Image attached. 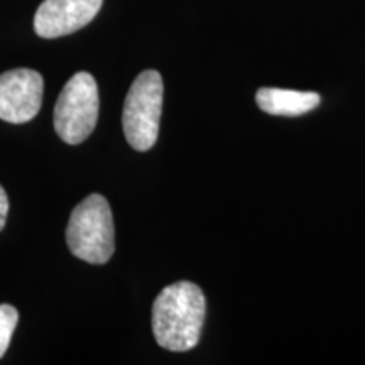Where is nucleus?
<instances>
[{"instance_id":"obj_9","label":"nucleus","mask_w":365,"mask_h":365,"mask_svg":"<svg viewBox=\"0 0 365 365\" xmlns=\"http://www.w3.org/2000/svg\"><path fill=\"white\" fill-rule=\"evenodd\" d=\"M7 215H9V196L6 193V190L0 186V232H2V228L6 227Z\"/></svg>"},{"instance_id":"obj_7","label":"nucleus","mask_w":365,"mask_h":365,"mask_svg":"<svg viewBox=\"0 0 365 365\" xmlns=\"http://www.w3.org/2000/svg\"><path fill=\"white\" fill-rule=\"evenodd\" d=\"M259 108L271 115L298 117L314 110L322 102L317 91H298L284 88H259L255 93Z\"/></svg>"},{"instance_id":"obj_3","label":"nucleus","mask_w":365,"mask_h":365,"mask_svg":"<svg viewBox=\"0 0 365 365\" xmlns=\"http://www.w3.org/2000/svg\"><path fill=\"white\" fill-rule=\"evenodd\" d=\"M163 76L145 70L132 81L122 112V127L132 149L145 153L153 149L159 135L163 112Z\"/></svg>"},{"instance_id":"obj_5","label":"nucleus","mask_w":365,"mask_h":365,"mask_svg":"<svg viewBox=\"0 0 365 365\" xmlns=\"http://www.w3.org/2000/svg\"><path fill=\"white\" fill-rule=\"evenodd\" d=\"M44 80L41 73L17 68L0 75V118L9 124L33 120L43 103Z\"/></svg>"},{"instance_id":"obj_6","label":"nucleus","mask_w":365,"mask_h":365,"mask_svg":"<svg viewBox=\"0 0 365 365\" xmlns=\"http://www.w3.org/2000/svg\"><path fill=\"white\" fill-rule=\"evenodd\" d=\"M103 0H44L34 16L36 34L44 39L68 36L88 26Z\"/></svg>"},{"instance_id":"obj_1","label":"nucleus","mask_w":365,"mask_h":365,"mask_svg":"<svg viewBox=\"0 0 365 365\" xmlns=\"http://www.w3.org/2000/svg\"><path fill=\"white\" fill-rule=\"evenodd\" d=\"M207 301L200 286L178 281L166 286L153 304V333L163 349L186 352L202 336Z\"/></svg>"},{"instance_id":"obj_2","label":"nucleus","mask_w":365,"mask_h":365,"mask_svg":"<svg viewBox=\"0 0 365 365\" xmlns=\"http://www.w3.org/2000/svg\"><path fill=\"white\" fill-rule=\"evenodd\" d=\"M66 244L71 254L88 264H107L115 250V227L110 205L93 193L71 212L66 227Z\"/></svg>"},{"instance_id":"obj_8","label":"nucleus","mask_w":365,"mask_h":365,"mask_svg":"<svg viewBox=\"0 0 365 365\" xmlns=\"http://www.w3.org/2000/svg\"><path fill=\"white\" fill-rule=\"evenodd\" d=\"M19 322V313L12 304H0V359L7 352L11 345L14 330Z\"/></svg>"},{"instance_id":"obj_4","label":"nucleus","mask_w":365,"mask_h":365,"mask_svg":"<svg viewBox=\"0 0 365 365\" xmlns=\"http://www.w3.org/2000/svg\"><path fill=\"white\" fill-rule=\"evenodd\" d=\"M100 97L93 75L78 71L66 81L54 107V129L59 139L76 145L88 139L98 120Z\"/></svg>"}]
</instances>
